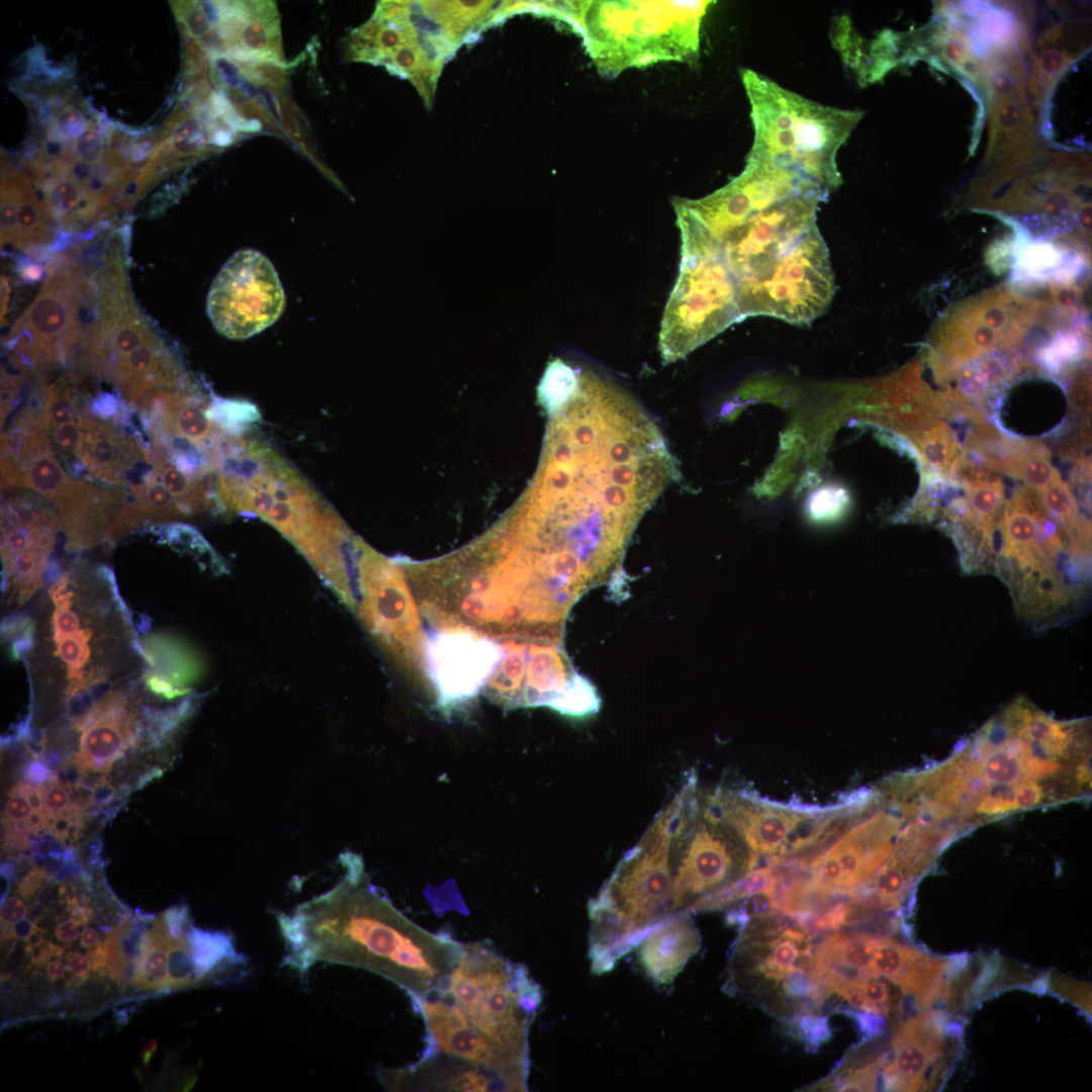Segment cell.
<instances>
[{
  "label": "cell",
  "instance_id": "11",
  "mask_svg": "<svg viewBox=\"0 0 1092 1092\" xmlns=\"http://www.w3.org/2000/svg\"><path fill=\"white\" fill-rule=\"evenodd\" d=\"M672 912L758 866L742 836L703 801L699 789L672 841Z\"/></svg>",
  "mask_w": 1092,
  "mask_h": 1092
},
{
  "label": "cell",
  "instance_id": "32",
  "mask_svg": "<svg viewBox=\"0 0 1092 1092\" xmlns=\"http://www.w3.org/2000/svg\"><path fill=\"white\" fill-rule=\"evenodd\" d=\"M207 415L230 437H241L243 431L260 419L254 404L222 398H215L208 404Z\"/></svg>",
  "mask_w": 1092,
  "mask_h": 1092
},
{
  "label": "cell",
  "instance_id": "33",
  "mask_svg": "<svg viewBox=\"0 0 1092 1092\" xmlns=\"http://www.w3.org/2000/svg\"><path fill=\"white\" fill-rule=\"evenodd\" d=\"M781 1022L783 1030L800 1041L809 1053L818 1052L820 1046L832 1037V1030L825 1015L801 1012L783 1018Z\"/></svg>",
  "mask_w": 1092,
  "mask_h": 1092
},
{
  "label": "cell",
  "instance_id": "25",
  "mask_svg": "<svg viewBox=\"0 0 1092 1092\" xmlns=\"http://www.w3.org/2000/svg\"><path fill=\"white\" fill-rule=\"evenodd\" d=\"M879 937L855 933L834 932L820 941H812V959L820 963H837L871 972V963Z\"/></svg>",
  "mask_w": 1092,
  "mask_h": 1092
},
{
  "label": "cell",
  "instance_id": "56",
  "mask_svg": "<svg viewBox=\"0 0 1092 1092\" xmlns=\"http://www.w3.org/2000/svg\"><path fill=\"white\" fill-rule=\"evenodd\" d=\"M156 1045H157L156 1040H151V1041L148 1042L147 1045H145L143 1056H142L144 1065L147 1066L149 1064L151 1058L153 1057V1055L155 1053Z\"/></svg>",
  "mask_w": 1092,
  "mask_h": 1092
},
{
  "label": "cell",
  "instance_id": "17",
  "mask_svg": "<svg viewBox=\"0 0 1092 1092\" xmlns=\"http://www.w3.org/2000/svg\"><path fill=\"white\" fill-rule=\"evenodd\" d=\"M285 295L270 260L250 249L236 252L215 276L207 296V313L215 330L244 340L273 325Z\"/></svg>",
  "mask_w": 1092,
  "mask_h": 1092
},
{
  "label": "cell",
  "instance_id": "44",
  "mask_svg": "<svg viewBox=\"0 0 1092 1092\" xmlns=\"http://www.w3.org/2000/svg\"><path fill=\"white\" fill-rule=\"evenodd\" d=\"M79 925L74 918L61 921L55 929L57 939L66 944L74 942L80 935Z\"/></svg>",
  "mask_w": 1092,
  "mask_h": 1092
},
{
  "label": "cell",
  "instance_id": "52",
  "mask_svg": "<svg viewBox=\"0 0 1092 1092\" xmlns=\"http://www.w3.org/2000/svg\"><path fill=\"white\" fill-rule=\"evenodd\" d=\"M66 971L67 967L59 960L52 961L47 966V976L51 981L63 979Z\"/></svg>",
  "mask_w": 1092,
  "mask_h": 1092
},
{
  "label": "cell",
  "instance_id": "23",
  "mask_svg": "<svg viewBox=\"0 0 1092 1092\" xmlns=\"http://www.w3.org/2000/svg\"><path fill=\"white\" fill-rule=\"evenodd\" d=\"M639 962L649 979L669 985L701 948V934L689 912H675L653 924L639 942Z\"/></svg>",
  "mask_w": 1092,
  "mask_h": 1092
},
{
  "label": "cell",
  "instance_id": "41",
  "mask_svg": "<svg viewBox=\"0 0 1092 1092\" xmlns=\"http://www.w3.org/2000/svg\"><path fill=\"white\" fill-rule=\"evenodd\" d=\"M26 782L33 787L43 788L51 782L55 781V772L52 771L42 761L33 760L29 762L23 772Z\"/></svg>",
  "mask_w": 1092,
  "mask_h": 1092
},
{
  "label": "cell",
  "instance_id": "6",
  "mask_svg": "<svg viewBox=\"0 0 1092 1092\" xmlns=\"http://www.w3.org/2000/svg\"><path fill=\"white\" fill-rule=\"evenodd\" d=\"M741 79L754 129L747 159L791 170L829 196L842 184L837 153L863 113L817 103L749 69Z\"/></svg>",
  "mask_w": 1092,
  "mask_h": 1092
},
{
  "label": "cell",
  "instance_id": "46",
  "mask_svg": "<svg viewBox=\"0 0 1092 1092\" xmlns=\"http://www.w3.org/2000/svg\"><path fill=\"white\" fill-rule=\"evenodd\" d=\"M116 797V790L106 781L93 788L90 805L109 804Z\"/></svg>",
  "mask_w": 1092,
  "mask_h": 1092
},
{
  "label": "cell",
  "instance_id": "55",
  "mask_svg": "<svg viewBox=\"0 0 1092 1092\" xmlns=\"http://www.w3.org/2000/svg\"><path fill=\"white\" fill-rule=\"evenodd\" d=\"M201 5L206 18L211 22H216L218 20V12L214 5L210 2H202Z\"/></svg>",
  "mask_w": 1092,
  "mask_h": 1092
},
{
  "label": "cell",
  "instance_id": "48",
  "mask_svg": "<svg viewBox=\"0 0 1092 1092\" xmlns=\"http://www.w3.org/2000/svg\"><path fill=\"white\" fill-rule=\"evenodd\" d=\"M36 930L37 929L31 922V920L27 918H22L18 920L17 922H15L12 928L14 937L25 940L27 942L36 932Z\"/></svg>",
  "mask_w": 1092,
  "mask_h": 1092
},
{
  "label": "cell",
  "instance_id": "35",
  "mask_svg": "<svg viewBox=\"0 0 1092 1092\" xmlns=\"http://www.w3.org/2000/svg\"><path fill=\"white\" fill-rule=\"evenodd\" d=\"M831 1013L843 1014L844 1016L853 1020L857 1026L858 1031L861 1034L860 1041L857 1045L878 1037L884 1033L885 1020L880 1013H875L864 1010H855L849 1007H844L840 1004H835L831 1008Z\"/></svg>",
  "mask_w": 1092,
  "mask_h": 1092
},
{
  "label": "cell",
  "instance_id": "31",
  "mask_svg": "<svg viewBox=\"0 0 1092 1092\" xmlns=\"http://www.w3.org/2000/svg\"><path fill=\"white\" fill-rule=\"evenodd\" d=\"M601 699L592 682L576 673L549 708L561 715L583 719L600 711Z\"/></svg>",
  "mask_w": 1092,
  "mask_h": 1092
},
{
  "label": "cell",
  "instance_id": "30",
  "mask_svg": "<svg viewBox=\"0 0 1092 1092\" xmlns=\"http://www.w3.org/2000/svg\"><path fill=\"white\" fill-rule=\"evenodd\" d=\"M1040 494L1043 508L1062 523L1067 532L1073 538L1078 537L1079 542H1087L1088 528L1080 524L1077 504L1069 486L1059 478Z\"/></svg>",
  "mask_w": 1092,
  "mask_h": 1092
},
{
  "label": "cell",
  "instance_id": "18",
  "mask_svg": "<svg viewBox=\"0 0 1092 1092\" xmlns=\"http://www.w3.org/2000/svg\"><path fill=\"white\" fill-rule=\"evenodd\" d=\"M146 463L152 464L151 447L117 398L107 394L93 399L79 421L76 447L65 469L77 478L117 488Z\"/></svg>",
  "mask_w": 1092,
  "mask_h": 1092
},
{
  "label": "cell",
  "instance_id": "38",
  "mask_svg": "<svg viewBox=\"0 0 1092 1092\" xmlns=\"http://www.w3.org/2000/svg\"><path fill=\"white\" fill-rule=\"evenodd\" d=\"M41 789L44 806L39 812L47 818L50 826L52 820L71 804V799L65 787L56 780Z\"/></svg>",
  "mask_w": 1092,
  "mask_h": 1092
},
{
  "label": "cell",
  "instance_id": "39",
  "mask_svg": "<svg viewBox=\"0 0 1092 1092\" xmlns=\"http://www.w3.org/2000/svg\"><path fill=\"white\" fill-rule=\"evenodd\" d=\"M1013 802L1017 810L1035 807L1046 797L1044 789L1036 781L1018 784L1013 789Z\"/></svg>",
  "mask_w": 1092,
  "mask_h": 1092
},
{
  "label": "cell",
  "instance_id": "29",
  "mask_svg": "<svg viewBox=\"0 0 1092 1092\" xmlns=\"http://www.w3.org/2000/svg\"><path fill=\"white\" fill-rule=\"evenodd\" d=\"M1015 476L1022 477L1028 486L1039 493L1061 478L1051 463L1046 448L1031 441L1018 443Z\"/></svg>",
  "mask_w": 1092,
  "mask_h": 1092
},
{
  "label": "cell",
  "instance_id": "40",
  "mask_svg": "<svg viewBox=\"0 0 1092 1092\" xmlns=\"http://www.w3.org/2000/svg\"><path fill=\"white\" fill-rule=\"evenodd\" d=\"M49 880L50 876L42 868H33L18 884L17 893L28 899L44 886Z\"/></svg>",
  "mask_w": 1092,
  "mask_h": 1092
},
{
  "label": "cell",
  "instance_id": "1",
  "mask_svg": "<svg viewBox=\"0 0 1092 1092\" xmlns=\"http://www.w3.org/2000/svg\"><path fill=\"white\" fill-rule=\"evenodd\" d=\"M2 639L22 660L31 697H58L64 708L145 665L113 571L87 561L58 564L31 610L4 619Z\"/></svg>",
  "mask_w": 1092,
  "mask_h": 1092
},
{
  "label": "cell",
  "instance_id": "4",
  "mask_svg": "<svg viewBox=\"0 0 1092 1092\" xmlns=\"http://www.w3.org/2000/svg\"><path fill=\"white\" fill-rule=\"evenodd\" d=\"M681 816L682 805L673 798L589 901L594 973L611 971L653 924L672 913L671 846Z\"/></svg>",
  "mask_w": 1092,
  "mask_h": 1092
},
{
  "label": "cell",
  "instance_id": "57",
  "mask_svg": "<svg viewBox=\"0 0 1092 1092\" xmlns=\"http://www.w3.org/2000/svg\"><path fill=\"white\" fill-rule=\"evenodd\" d=\"M838 804H839V810H838V812H839V811H840V809H841V807H842V802H841V804H840V803H838ZM838 812H837V814H838ZM837 814H836V815H837ZM836 815H835V816H836ZM830 822H831V821H830ZM827 826H828V825H827ZM826 828H827V827H826ZM826 828H825V829H826ZM824 831H825V830H824ZM824 831H823V832H824ZM822 834H823V833H822ZM822 834H821V836H822ZM821 836H820V837H821ZM820 837H819V838H820ZM819 838H818V840H819ZM816 843H817V842H816ZM815 845H816V844H815ZM815 845H814V846H815ZM814 846L812 847V849L814 848ZM812 849H811L810 851H808V852H807L806 854H804V855H803L802 857H799V859H797L798 857H797V858H793V859H796V860H802V859H805L806 857H808V856H809V854L811 853ZM791 859H792V858H791Z\"/></svg>",
  "mask_w": 1092,
  "mask_h": 1092
},
{
  "label": "cell",
  "instance_id": "14",
  "mask_svg": "<svg viewBox=\"0 0 1092 1092\" xmlns=\"http://www.w3.org/2000/svg\"><path fill=\"white\" fill-rule=\"evenodd\" d=\"M700 792L707 806L742 836L758 866L761 858L764 866L802 854L816 842L830 818L829 807L771 803L744 790Z\"/></svg>",
  "mask_w": 1092,
  "mask_h": 1092
},
{
  "label": "cell",
  "instance_id": "22",
  "mask_svg": "<svg viewBox=\"0 0 1092 1092\" xmlns=\"http://www.w3.org/2000/svg\"><path fill=\"white\" fill-rule=\"evenodd\" d=\"M1089 31L1086 21H1062L1045 29L1034 46L1030 44L1027 89L1037 114L1056 81L1088 52Z\"/></svg>",
  "mask_w": 1092,
  "mask_h": 1092
},
{
  "label": "cell",
  "instance_id": "47",
  "mask_svg": "<svg viewBox=\"0 0 1092 1092\" xmlns=\"http://www.w3.org/2000/svg\"><path fill=\"white\" fill-rule=\"evenodd\" d=\"M244 38L250 48L261 49L267 42V35L264 28L258 24L250 25L244 32Z\"/></svg>",
  "mask_w": 1092,
  "mask_h": 1092
},
{
  "label": "cell",
  "instance_id": "8",
  "mask_svg": "<svg viewBox=\"0 0 1092 1092\" xmlns=\"http://www.w3.org/2000/svg\"><path fill=\"white\" fill-rule=\"evenodd\" d=\"M583 4L589 53L600 67L615 72L641 63L695 56L701 20L711 2Z\"/></svg>",
  "mask_w": 1092,
  "mask_h": 1092
},
{
  "label": "cell",
  "instance_id": "43",
  "mask_svg": "<svg viewBox=\"0 0 1092 1092\" xmlns=\"http://www.w3.org/2000/svg\"><path fill=\"white\" fill-rule=\"evenodd\" d=\"M62 841L54 834H44L35 842V852L39 857L62 858L64 853Z\"/></svg>",
  "mask_w": 1092,
  "mask_h": 1092
},
{
  "label": "cell",
  "instance_id": "37",
  "mask_svg": "<svg viewBox=\"0 0 1092 1092\" xmlns=\"http://www.w3.org/2000/svg\"><path fill=\"white\" fill-rule=\"evenodd\" d=\"M28 784L20 782L9 793V799L5 808V819L9 821H26L32 814V806L27 796Z\"/></svg>",
  "mask_w": 1092,
  "mask_h": 1092
},
{
  "label": "cell",
  "instance_id": "54",
  "mask_svg": "<svg viewBox=\"0 0 1092 1092\" xmlns=\"http://www.w3.org/2000/svg\"><path fill=\"white\" fill-rule=\"evenodd\" d=\"M40 758V760L54 772L57 771L63 763L61 755L53 749H46Z\"/></svg>",
  "mask_w": 1092,
  "mask_h": 1092
},
{
  "label": "cell",
  "instance_id": "49",
  "mask_svg": "<svg viewBox=\"0 0 1092 1092\" xmlns=\"http://www.w3.org/2000/svg\"><path fill=\"white\" fill-rule=\"evenodd\" d=\"M216 66L221 71L229 84L237 86L241 83L240 73L233 64L224 59H219L216 61Z\"/></svg>",
  "mask_w": 1092,
  "mask_h": 1092
},
{
  "label": "cell",
  "instance_id": "7",
  "mask_svg": "<svg viewBox=\"0 0 1092 1092\" xmlns=\"http://www.w3.org/2000/svg\"><path fill=\"white\" fill-rule=\"evenodd\" d=\"M435 989L507 1061L529 1071L528 1031L542 994L525 966L505 961L484 943L462 944Z\"/></svg>",
  "mask_w": 1092,
  "mask_h": 1092
},
{
  "label": "cell",
  "instance_id": "58",
  "mask_svg": "<svg viewBox=\"0 0 1092 1092\" xmlns=\"http://www.w3.org/2000/svg\"><path fill=\"white\" fill-rule=\"evenodd\" d=\"M831 807H832V809H833V815H832V817H831L830 821H831V820L833 819V817L835 816V814H836V812H837V805H836V804H835V805H832ZM830 821H829V822H830ZM828 824H829V823H828ZM828 824H827V825H828ZM827 825H826V827H827ZM826 827H825V828H826ZM825 828H824V829H825ZM823 831H824V830H823ZM823 831H822V832H823ZM821 834H822V833H821ZM821 834H820V835H821ZM818 838H819V837H818ZM817 840H818V839H817ZM816 842H817V841H816ZM816 842H815V843H816ZM813 846H814V845H813ZM813 846H812V847H813ZM812 847H811V848H812ZM811 848H809L808 850H810ZM806 852H807V851H806ZM806 852H804V854H805ZM802 855H803V854H802ZM800 856H801V855H800ZM796 857H798V856H796ZM792 858H793V857H792ZM788 859H789V858H788Z\"/></svg>",
  "mask_w": 1092,
  "mask_h": 1092
},
{
  "label": "cell",
  "instance_id": "16",
  "mask_svg": "<svg viewBox=\"0 0 1092 1092\" xmlns=\"http://www.w3.org/2000/svg\"><path fill=\"white\" fill-rule=\"evenodd\" d=\"M355 611L396 659L414 667L425 656L417 607L393 562L356 539Z\"/></svg>",
  "mask_w": 1092,
  "mask_h": 1092
},
{
  "label": "cell",
  "instance_id": "27",
  "mask_svg": "<svg viewBox=\"0 0 1092 1092\" xmlns=\"http://www.w3.org/2000/svg\"><path fill=\"white\" fill-rule=\"evenodd\" d=\"M918 445L932 473L951 478L966 457L953 431L944 423L932 420L922 431Z\"/></svg>",
  "mask_w": 1092,
  "mask_h": 1092
},
{
  "label": "cell",
  "instance_id": "2",
  "mask_svg": "<svg viewBox=\"0 0 1092 1092\" xmlns=\"http://www.w3.org/2000/svg\"><path fill=\"white\" fill-rule=\"evenodd\" d=\"M342 878L330 890L279 913L282 965L306 973L317 963L368 970L403 989L412 1000L437 987L462 944L408 920L369 880L360 856H340Z\"/></svg>",
  "mask_w": 1092,
  "mask_h": 1092
},
{
  "label": "cell",
  "instance_id": "53",
  "mask_svg": "<svg viewBox=\"0 0 1092 1092\" xmlns=\"http://www.w3.org/2000/svg\"><path fill=\"white\" fill-rule=\"evenodd\" d=\"M80 943L83 947H94L99 943V934L92 927H84L80 933Z\"/></svg>",
  "mask_w": 1092,
  "mask_h": 1092
},
{
  "label": "cell",
  "instance_id": "26",
  "mask_svg": "<svg viewBox=\"0 0 1092 1092\" xmlns=\"http://www.w3.org/2000/svg\"><path fill=\"white\" fill-rule=\"evenodd\" d=\"M147 929L145 918L134 923L126 922L115 928L105 941L107 965L128 983L135 982Z\"/></svg>",
  "mask_w": 1092,
  "mask_h": 1092
},
{
  "label": "cell",
  "instance_id": "9",
  "mask_svg": "<svg viewBox=\"0 0 1092 1092\" xmlns=\"http://www.w3.org/2000/svg\"><path fill=\"white\" fill-rule=\"evenodd\" d=\"M835 291L827 245L814 225L760 276L736 286L741 318L767 315L808 325L830 305Z\"/></svg>",
  "mask_w": 1092,
  "mask_h": 1092
},
{
  "label": "cell",
  "instance_id": "24",
  "mask_svg": "<svg viewBox=\"0 0 1092 1092\" xmlns=\"http://www.w3.org/2000/svg\"><path fill=\"white\" fill-rule=\"evenodd\" d=\"M932 1016H919L904 1024L893 1038L894 1060L883 1071L887 1090H916L927 1068L939 1057L938 1032Z\"/></svg>",
  "mask_w": 1092,
  "mask_h": 1092
},
{
  "label": "cell",
  "instance_id": "21",
  "mask_svg": "<svg viewBox=\"0 0 1092 1092\" xmlns=\"http://www.w3.org/2000/svg\"><path fill=\"white\" fill-rule=\"evenodd\" d=\"M502 646L464 629H444L425 642L429 680L437 705L452 710L475 698L495 669Z\"/></svg>",
  "mask_w": 1092,
  "mask_h": 1092
},
{
  "label": "cell",
  "instance_id": "45",
  "mask_svg": "<svg viewBox=\"0 0 1092 1092\" xmlns=\"http://www.w3.org/2000/svg\"><path fill=\"white\" fill-rule=\"evenodd\" d=\"M67 961L69 971L75 977L84 981V978L89 974L92 968L89 958L80 952H70Z\"/></svg>",
  "mask_w": 1092,
  "mask_h": 1092
},
{
  "label": "cell",
  "instance_id": "13",
  "mask_svg": "<svg viewBox=\"0 0 1092 1092\" xmlns=\"http://www.w3.org/2000/svg\"><path fill=\"white\" fill-rule=\"evenodd\" d=\"M1025 54L1018 49L994 56L984 67L981 88L988 104L989 141L983 171L991 185L1029 168L1042 153L1026 85Z\"/></svg>",
  "mask_w": 1092,
  "mask_h": 1092
},
{
  "label": "cell",
  "instance_id": "12",
  "mask_svg": "<svg viewBox=\"0 0 1092 1092\" xmlns=\"http://www.w3.org/2000/svg\"><path fill=\"white\" fill-rule=\"evenodd\" d=\"M12 488L1 506V592L5 610L18 612L40 594L57 566L53 555L64 527L46 497Z\"/></svg>",
  "mask_w": 1092,
  "mask_h": 1092
},
{
  "label": "cell",
  "instance_id": "15",
  "mask_svg": "<svg viewBox=\"0 0 1092 1092\" xmlns=\"http://www.w3.org/2000/svg\"><path fill=\"white\" fill-rule=\"evenodd\" d=\"M88 288L73 263L51 271L40 293L13 328L7 348L24 371L41 370L69 357L80 343L78 312Z\"/></svg>",
  "mask_w": 1092,
  "mask_h": 1092
},
{
  "label": "cell",
  "instance_id": "5",
  "mask_svg": "<svg viewBox=\"0 0 1092 1092\" xmlns=\"http://www.w3.org/2000/svg\"><path fill=\"white\" fill-rule=\"evenodd\" d=\"M24 487L46 497L64 527L68 552L106 544L128 491L104 487L70 474L56 455L39 397L17 414L1 437V488Z\"/></svg>",
  "mask_w": 1092,
  "mask_h": 1092
},
{
  "label": "cell",
  "instance_id": "20",
  "mask_svg": "<svg viewBox=\"0 0 1092 1092\" xmlns=\"http://www.w3.org/2000/svg\"><path fill=\"white\" fill-rule=\"evenodd\" d=\"M502 650L483 690L507 709L550 707L577 673L560 643L511 640Z\"/></svg>",
  "mask_w": 1092,
  "mask_h": 1092
},
{
  "label": "cell",
  "instance_id": "3",
  "mask_svg": "<svg viewBox=\"0 0 1092 1092\" xmlns=\"http://www.w3.org/2000/svg\"><path fill=\"white\" fill-rule=\"evenodd\" d=\"M215 473L214 509L264 519L296 547L341 599L348 595L354 537L297 470L270 447L233 437L222 447Z\"/></svg>",
  "mask_w": 1092,
  "mask_h": 1092
},
{
  "label": "cell",
  "instance_id": "34",
  "mask_svg": "<svg viewBox=\"0 0 1092 1092\" xmlns=\"http://www.w3.org/2000/svg\"><path fill=\"white\" fill-rule=\"evenodd\" d=\"M1059 250L1052 245H1034L1022 253L1017 262V277L1023 274L1025 278L1046 280L1049 278H1065L1062 267L1067 262Z\"/></svg>",
  "mask_w": 1092,
  "mask_h": 1092
},
{
  "label": "cell",
  "instance_id": "42",
  "mask_svg": "<svg viewBox=\"0 0 1092 1092\" xmlns=\"http://www.w3.org/2000/svg\"><path fill=\"white\" fill-rule=\"evenodd\" d=\"M27 912L26 904L18 897H9L1 904V925L9 926L22 919Z\"/></svg>",
  "mask_w": 1092,
  "mask_h": 1092
},
{
  "label": "cell",
  "instance_id": "36",
  "mask_svg": "<svg viewBox=\"0 0 1092 1092\" xmlns=\"http://www.w3.org/2000/svg\"><path fill=\"white\" fill-rule=\"evenodd\" d=\"M859 987L877 1013L888 1014L892 1007L891 991L887 983L877 975H871Z\"/></svg>",
  "mask_w": 1092,
  "mask_h": 1092
},
{
  "label": "cell",
  "instance_id": "51",
  "mask_svg": "<svg viewBox=\"0 0 1092 1092\" xmlns=\"http://www.w3.org/2000/svg\"><path fill=\"white\" fill-rule=\"evenodd\" d=\"M88 956L91 959L93 970H101L106 965V954L103 950L101 943L95 945L92 949L88 950Z\"/></svg>",
  "mask_w": 1092,
  "mask_h": 1092
},
{
  "label": "cell",
  "instance_id": "50",
  "mask_svg": "<svg viewBox=\"0 0 1092 1092\" xmlns=\"http://www.w3.org/2000/svg\"><path fill=\"white\" fill-rule=\"evenodd\" d=\"M188 22L192 31L196 35H201L207 30V22L203 13L199 10H192L188 15Z\"/></svg>",
  "mask_w": 1092,
  "mask_h": 1092
},
{
  "label": "cell",
  "instance_id": "10",
  "mask_svg": "<svg viewBox=\"0 0 1092 1092\" xmlns=\"http://www.w3.org/2000/svg\"><path fill=\"white\" fill-rule=\"evenodd\" d=\"M826 199L818 191L796 194L717 231L681 217L677 224L692 228L713 246L736 291L739 283L771 268L816 225L818 206Z\"/></svg>",
  "mask_w": 1092,
  "mask_h": 1092
},
{
  "label": "cell",
  "instance_id": "28",
  "mask_svg": "<svg viewBox=\"0 0 1092 1092\" xmlns=\"http://www.w3.org/2000/svg\"><path fill=\"white\" fill-rule=\"evenodd\" d=\"M922 954L889 938H880L873 954L871 972L902 989L913 975Z\"/></svg>",
  "mask_w": 1092,
  "mask_h": 1092
},
{
  "label": "cell",
  "instance_id": "19",
  "mask_svg": "<svg viewBox=\"0 0 1092 1092\" xmlns=\"http://www.w3.org/2000/svg\"><path fill=\"white\" fill-rule=\"evenodd\" d=\"M872 813V812H871ZM869 813L821 853L802 864L812 884L838 901L846 899L891 854L902 820L896 813Z\"/></svg>",
  "mask_w": 1092,
  "mask_h": 1092
}]
</instances>
